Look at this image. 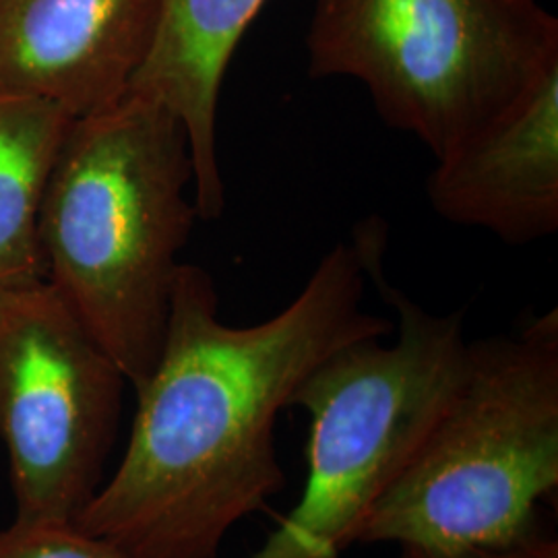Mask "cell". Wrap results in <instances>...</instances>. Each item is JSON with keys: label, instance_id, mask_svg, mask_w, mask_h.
Wrapping results in <instances>:
<instances>
[{"label": "cell", "instance_id": "cell-1", "mask_svg": "<svg viewBox=\"0 0 558 558\" xmlns=\"http://www.w3.org/2000/svg\"><path fill=\"white\" fill-rule=\"evenodd\" d=\"M364 242H339L276 317L234 327L211 276L182 263L160 359L135 391L119 468L81 511L83 532L131 558H218L283 486L279 412L341 345L393 333L364 313Z\"/></svg>", "mask_w": 558, "mask_h": 558}, {"label": "cell", "instance_id": "cell-2", "mask_svg": "<svg viewBox=\"0 0 558 558\" xmlns=\"http://www.w3.org/2000/svg\"><path fill=\"white\" fill-rule=\"evenodd\" d=\"M184 124L126 92L71 122L41 205L46 279L137 391L170 319L180 251L197 216Z\"/></svg>", "mask_w": 558, "mask_h": 558}, {"label": "cell", "instance_id": "cell-3", "mask_svg": "<svg viewBox=\"0 0 558 558\" xmlns=\"http://www.w3.org/2000/svg\"><path fill=\"white\" fill-rule=\"evenodd\" d=\"M558 488V311L468 341L458 385L356 544L459 550L538 525Z\"/></svg>", "mask_w": 558, "mask_h": 558}, {"label": "cell", "instance_id": "cell-4", "mask_svg": "<svg viewBox=\"0 0 558 558\" xmlns=\"http://www.w3.org/2000/svg\"><path fill=\"white\" fill-rule=\"evenodd\" d=\"M362 240L366 278L398 315L396 339L350 341L300 385L290 408L311 418L306 484L251 558H339L354 546L458 385L468 354L463 313H428L389 286L380 228H364Z\"/></svg>", "mask_w": 558, "mask_h": 558}, {"label": "cell", "instance_id": "cell-5", "mask_svg": "<svg viewBox=\"0 0 558 558\" xmlns=\"http://www.w3.org/2000/svg\"><path fill=\"white\" fill-rule=\"evenodd\" d=\"M311 77L360 81L389 126L445 158L558 69L536 0H317Z\"/></svg>", "mask_w": 558, "mask_h": 558}, {"label": "cell", "instance_id": "cell-6", "mask_svg": "<svg viewBox=\"0 0 558 558\" xmlns=\"http://www.w3.org/2000/svg\"><path fill=\"white\" fill-rule=\"evenodd\" d=\"M126 385L48 279L0 288V440L15 519L77 521L106 480Z\"/></svg>", "mask_w": 558, "mask_h": 558}, {"label": "cell", "instance_id": "cell-7", "mask_svg": "<svg viewBox=\"0 0 558 558\" xmlns=\"http://www.w3.org/2000/svg\"><path fill=\"white\" fill-rule=\"evenodd\" d=\"M160 0H0V96L73 119L119 100L147 54Z\"/></svg>", "mask_w": 558, "mask_h": 558}, {"label": "cell", "instance_id": "cell-8", "mask_svg": "<svg viewBox=\"0 0 558 558\" xmlns=\"http://www.w3.org/2000/svg\"><path fill=\"white\" fill-rule=\"evenodd\" d=\"M442 220L482 228L509 244L558 230V69L437 160L426 184Z\"/></svg>", "mask_w": 558, "mask_h": 558}, {"label": "cell", "instance_id": "cell-9", "mask_svg": "<svg viewBox=\"0 0 558 558\" xmlns=\"http://www.w3.org/2000/svg\"><path fill=\"white\" fill-rule=\"evenodd\" d=\"M263 4L265 0H160L147 54L126 89L161 101L184 124L201 220H218L226 207L218 154L221 81Z\"/></svg>", "mask_w": 558, "mask_h": 558}, {"label": "cell", "instance_id": "cell-10", "mask_svg": "<svg viewBox=\"0 0 558 558\" xmlns=\"http://www.w3.org/2000/svg\"><path fill=\"white\" fill-rule=\"evenodd\" d=\"M73 120L52 101L0 96V288L46 278L41 205Z\"/></svg>", "mask_w": 558, "mask_h": 558}, {"label": "cell", "instance_id": "cell-11", "mask_svg": "<svg viewBox=\"0 0 558 558\" xmlns=\"http://www.w3.org/2000/svg\"><path fill=\"white\" fill-rule=\"evenodd\" d=\"M0 558H131L77 523L20 521L0 530Z\"/></svg>", "mask_w": 558, "mask_h": 558}, {"label": "cell", "instance_id": "cell-12", "mask_svg": "<svg viewBox=\"0 0 558 558\" xmlns=\"http://www.w3.org/2000/svg\"><path fill=\"white\" fill-rule=\"evenodd\" d=\"M399 558H558V542L539 525L518 538L459 550H399Z\"/></svg>", "mask_w": 558, "mask_h": 558}]
</instances>
